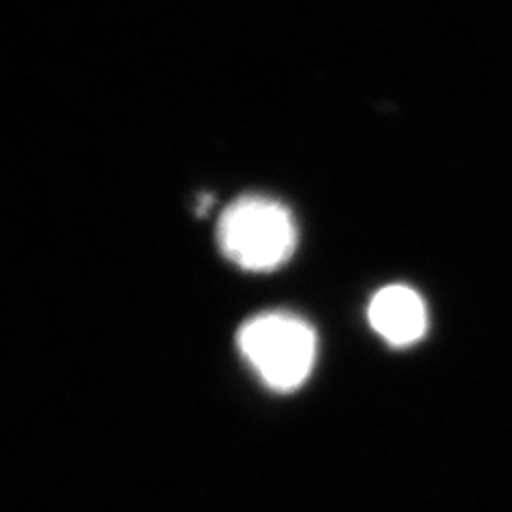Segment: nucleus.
Listing matches in <instances>:
<instances>
[{
	"label": "nucleus",
	"instance_id": "1",
	"mask_svg": "<svg viewBox=\"0 0 512 512\" xmlns=\"http://www.w3.org/2000/svg\"><path fill=\"white\" fill-rule=\"evenodd\" d=\"M237 348L269 389L291 393L314 370L318 340L308 320L293 312H263L242 325Z\"/></svg>",
	"mask_w": 512,
	"mask_h": 512
},
{
	"label": "nucleus",
	"instance_id": "2",
	"mask_svg": "<svg viewBox=\"0 0 512 512\" xmlns=\"http://www.w3.org/2000/svg\"><path fill=\"white\" fill-rule=\"evenodd\" d=\"M218 246L231 263L246 271H274L297 248V224L286 207L263 195L235 199L218 222Z\"/></svg>",
	"mask_w": 512,
	"mask_h": 512
},
{
	"label": "nucleus",
	"instance_id": "3",
	"mask_svg": "<svg viewBox=\"0 0 512 512\" xmlns=\"http://www.w3.org/2000/svg\"><path fill=\"white\" fill-rule=\"evenodd\" d=\"M367 318L372 329L391 346H412L427 331V306L423 297L406 284H389L374 293Z\"/></svg>",
	"mask_w": 512,
	"mask_h": 512
}]
</instances>
